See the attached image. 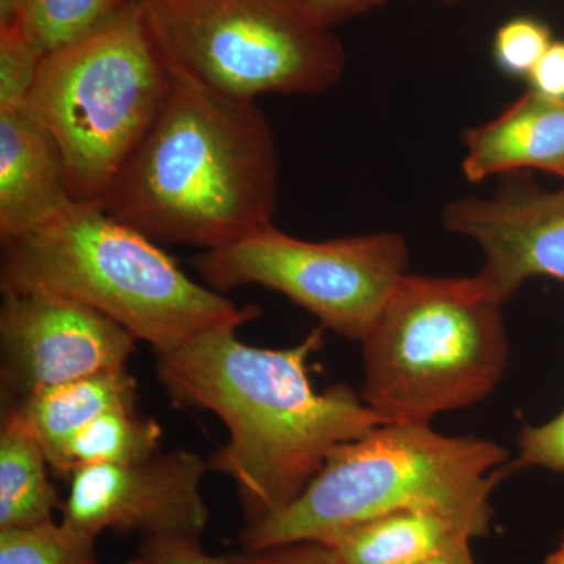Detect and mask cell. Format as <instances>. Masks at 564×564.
<instances>
[{"mask_svg":"<svg viewBox=\"0 0 564 564\" xmlns=\"http://www.w3.org/2000/svg\"><path fill=\"white\" fill-rule=\"evenodd\" d=\"M169 98L104 209L154 242L218 250L273 226L280 159L256 101L173 74Z\"/></svg>","mask_w":564,"mask_h":564,"instance_id":"7a4b0ae2","label":"cell"},{"mask_svg":"<svg viewBox=\"0 0 564 564\" xmlns=\"http://www.w3.org/2000/svg\"><path fill=\"white\" fill-rule=\"evenodd\" d=\"M443 225L478 245V278L502 304L530 278L564 282V188L545 192L522 173L505 174L491 195L448 203Z\"/></svg>","mask_w":564,"mask_h":564,"instance_id":"8fae6325","label":"cell"},{"mask_svg":"<svg viewBox=\"0 0 564 564\" xmlns=\"http://www.w3.org/2000/svg\"><path fill=\"white\" fill-rule=\"evenodd\" d=\"M492 507L414 508L370 519L326 538L344 564H422L462 543L484 538Z\"/></svg>","mask_w":564,"mask_h":564,"instance_id":"5bb4252c","label":"cell"},{"mask_svg":"<svg viewBox=\"0 0 564 564\" xmlns=\"http://www.w3.org/2000/svg\"><path fill=\"white\" fill-rule=\"evenodd\" d=\"M507 451L484 437L447 436L422 423H381L337 445L285 510L245 527L247 551L323 541L370 519L414 510L491 507Z\"/></svg>","mask_w":564,"mask_h":564,"instance_id":"277c9868","label":"cell"},{"mask_svg":"<svg viewBox=\"0 0 564 564\" xmlns=\"http://www.w3.org/2000/svg\"><path fill=\"white\" fill-rule=\"evenodd\" d=\"M527 467L564 473V410L541 425L525 426L519 434L513 469Z\"/></svg>","mask_w":564,"mask_h":564,"instance_id":"7402d4cb","label":"cell"},{"mask_svg":"<svg viewBox=\"0 0 564 564\" xmlns=\"http://www.w3.org/2000/svg\"><path fill=\"white\" fill-rule=\"evenodd\" d=\"M217 292L262 285L284 293L325 329L362 343L410 267L397 232L359 234L310 242L270 226L240 242L193 259Z\"/></svg>","mask_w":564,"mask_h":564,"instance_id":"ba28073f","label":"cell"},{"mask_svg":"<svg viewBox=\"0 0 564 564\" xmlns=\"http://www.w3.org/2000/svg\"><path fill=\"white\" fill-rule=\"evenodd\" d=\"M209 470L195 452H158L129 464L82 467L70 475L62 522L98 540L104 532L199 538L209 522L202 494Z\"/></svg>","mask_w":564,"mask_h":564,"instance_id":"30bf717a","label":"cell"},{"mask_svg":"<svg viewBox=\"0 0 564 564\" xmlns=\"http://www.w3.org/2000/svg\"><path fill=\"white\" fill-rule=\"evenodd\" d=\"M232 564H344L322 541H296L229 555Z\"/></svg>","mask_w":564,"mask_h":564,"instance_id":"cb8c5ba5","label":"cell"},{"mask_svg":"<svg viewBox=\"0 0 564 564\" xmlns=\"http://www.w3.org/2000/svg\"><path fill=\"white\" fill-rule=\"evenodd\" d=\"M43 445L20 410L2 411L0 426V529L55 519L63 502L52 485Z\"/></svg>","mask_w":564,"mask_h":564,"instance_id":"2e32d148","label":"cell"},{"mask_svg":"<svg viewBox=\"0 0 564 564\" xmlns=\"http://www.w3.org/2000/svg\"><path fill=\"white\" fill-rule=\"evenodd\" d=\"M552 44L551 31L533 18L505 22L494 39V61L508 77H529Z\"/></svg>","mask_w":564,"mask_h":564,"instance_id":"44dd1931","label":"cell"},{"mask_svg":"<svg viewBox=\"0 0 564 564\" xmlns=\"http://www.w3.org/2000/svg\"><path fill=\"white\" fill-rule=\"evenodd\" d=\"M137 564H232L229 555L207 554L199 538H144L135 558Z\"/></svg>","mask_w":564,"mask_h":564,"instance_id":"603a6c76","label":"cell"},{"mask_svg":"<svg viewBox=\"0 0 564 564\" xmlns=\"http://www.w3.org/2000/svg\"><path fill=\"white\" fill-rule=\"evenodd\" d=\"M563 181H564V177H563ZM564 188V187H563Z\"/></svg>","mask_w":564,"mask_h":564,"instance_id":"4dcf8cb0","label":"cell"},{"mask_svg":"<svg viewBox=\"0 0 564 564\" xmlns=\"http://www.w3.org/2000/svg\"><path fill=\"white\" fill-rule=\"evenodd\" d=\"M469 182L536 169L564 177V101L529 90L494 120L463 135Z\"/></svg>","mask_w":564,"mask_h":564,"instance_id":"4fadbf2b","label":"cell"},{"mask_svg":"<svg viewBox=\"0 0 564 564\" xmlns=\"http://www.w3.org/2000/svg\"><path fill=\"white\" fill-rule=\"evenodd\" d=\"M0 564H96V540L55 519L0 529Z\"/></svg>","mask_w":564,"mask_h":564,"instance_id":"d6986e66","label":"cell"},{"mask_svg":"<svg viewBox=\"0 0 564 564\" xmlns=\"http://www.w3.org/2000/svg\"><path fill=\"white\" fill-rule=\"evenodd\" d=\"M173 80L137 0L43 58L24 107L57 140L77 203H102Z\"/></svg>","mask_w":564,"mask_h":564,"instance_id":"8992f818","label":"cell"},{"mask_svg":"<svg viewBox=\"0 0 564 564\" xmlns=\"http://www.w3.org/2000/svg\"><path fill=\"white\" fill-rule=\"evenodd\" d=\"M3 292H51L98 311L159 352L261 315L182 272L158 242L101 203H76L36 231L2 242Z\"/></svg>","mask_w":564,"mask_h":564,"instance_id":"3957f363","label":"cell"},{"mask_svg":"<svg viewBox=\"0 0 564 564\" xmlns=\"http://www.w3.org/2000/svg\"><path fill=\"white\" fill-rule=\"evenodd\" d=\"M502 307L478 274H404L361 343L364 402L388 422L430 425L485 400L510 356Z\"/></svg>","mask_w":564,"mask_h":564,"instance_id":"5b68a950","label":"cell"},{"mask_svg":"<svg viewBox=\"0 0 564 564\" xmlns=\"http://www.w3.org/2000/svg\"><path fill=\"white\" fill-rule=\"evenodd\" d=\"M315 20L332 28L334 22L369 9L381 0H295Z\"/></svg>","mask_w":564,"mask_h":564,"instance_id":"484cf974","label":"cell"},{"mask_svg":"<svg viewBox=\"0 0 564 564\" xmlns=\"http://www.w3.org/2000/svg\"><path fill=\"white\" fill-rule=\"evenodd\" d=\"M422 564H478L470 551V543H462L448 549L443 554L434 556Z\"/></svg>","mask_w":564,"mask_h":564,"instance_id":"4316f807","label":"cell"},{"mask_svg":"<svg viewBox=\"0 0 564 564\" xmlns=\"http://www.w3.org/2000/svg\"><path fill=\"white\" fill-rule=\"evenodd\" d=\"M22 3L24 0H0V29L21 21Z\"/></svg>","mask_w":564,"mask_h":564,"instance_id":"83f0119b","label":"cell"},{"mask_svg":"<svg viewBox=\"0 0 564 564\" xmlns=\"http://www.w3.org/2000/svg\"><path fill=\"white\" fill-rule=\"evenodd\" d=\"M43 58L21 22L0 29V110L25 106Z\"/></svg>","mask_w":564,"mask_h":564,"instance_id":"ffe728a7","label":"cell"},{"mask_svg":"<svg viewBox=\"0 0 564 564\" xmlns=\"http://www.w3.org/2000/svg\"><path fill=\"white\" fill-rule=\"evenodd\" d=\"M126 564H137L135 560H132V562L126 563Z\"/></svg>","mask_w":564,"mask_h":564,"instance_id":"f546056e","label":"cell"},{"mask_svg":"<svg viewBox=\"0 0 564 564\" xmlns=\"http://www.w3.org/2000/svg\"><path fill=\"white\" fill-rule=\"evenodd\" d=\"M76 203L54 135L24 106L0 110V240L36 231Z\"/></svg>","mask_w":564,"mask_h":564,"instance_id":"7c38bea8","label":"cell"},{"mask_svg":"<svg viewBox=\"0 0 564 564\" xmlns=\"http://www.w3.org/2000/svg\"><path fill=\"white\" fill-rule=\"evenodd\" d=\"M541 564H564V533L562 541H560L558 547H556L552 554L545 556L544 562Z\"/></svg>","mask_w":564,"mask_h":564,"instance_id":"f1b7e54d","label":"cell"},{"mask_svg":"<svg viewBox=\"0 0 564 564\" xmlns=\"http://www.w3.org/2000/svg\"><path fill=\"white\" fill-rule=\"evenodd\" d=\"M132 0H24L21 25L46 57L90 35Z\"/></svg>","mask_w":564,"mask_h":564,"instance_id":"ac0fdd59","label":"cell"},{"mask_svg":"<svg viewBox=\"0 0 564 564\" xmlns=\"http://www.w3.org/2000/svg\"><path fill=\"white\" fill-rule=\"evenodd\" d=\"M527 80L530 90L564 101V41H552Z\"/></svg>","mask_w":564,"mask_h":564,"instance_id":"d4e9b609","label":"cell"},{"mask_svg":"<svg viewBox=\"0 0 564 564\" xmlns=\"http://www.w3.org/2000/svg\"><path fill=\"white\" fill-rule=\"evenodd\" d=\"M236 332L207 329L159 352L158 378L173 402L225 423L228 443L207 463L236 484L248 527L299 499L337 445L388 421L350 386L315 391L310 359L323 347V326L280 350L252 347Z\"/></svg>","mask_w":564,"mask_h":564,"instance_id":"6da1fadb","label":"cell"},{"mask_svg":"<svg viewBox=\"0 0 564 564\" xmlns=\"http://www.w3.org/2000/svg\"><path fill=\"white\" fill-rule=\"evenodd\" d=\"M162 426L135 408L107 411L85 425L63 456L61 475L82 467L141 462L161 452Z\"/></svg>","mask_w":564,"mask_h":564,"instance_id":"e0dca14e","label":"cell"},{"mask_svg":"<svg viewBox=\"0 0 564 564\" xmlns=\"http://www.w3.org/2000/svg\"><path fill=\"white\" fill-rule=\"evenodd\" d=\"M135 406L137 381L122 367L52 386L13 408L31 423L51 469L61 474L66 448L85 425L107 411Z\"/></svg>","mask_w":564,"mask_h":564,"instance_id":"9a60e30c","label":"cell"},{"mask_svg":"<svg viewBox=\"0 0 564 564\" xmlns=\"http://www.w3.org/2000/svg\"><path fill=\"white\" fill-rule=\"evenodd\" d=\"M176 76L237 99L322 95L345 73L328 25L295 0H137Z\"/></svg>","mask_w":564,"mask_h":564,"instance_id":"52a82bcc","label":"cell"},{"mask_svg":"<svg viewBox=\"0 0 564 564\" xmlns=\"http://www.w3.org/2000/svg\"><path fill=\"white\" fill-rule=\"evenodd\" d=\"M137 339L79 302L51 292H3L0 307L2 411L52 386L122 369Z\"/></svg>","mask_w":564,"mask_h":564,"instance_id":"9c48e42d","label":"cell"}]
</instances>
